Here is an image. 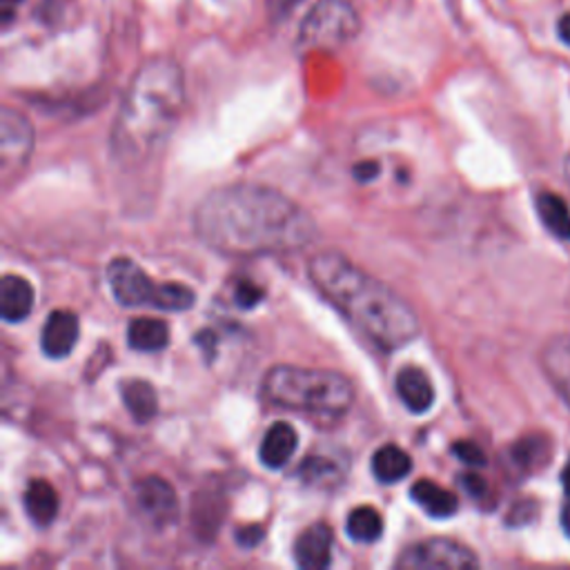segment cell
<instances>
[{
	"label": "cell",
	"mask_w": 570,
	"mask_h": 570,
	"mask_svg": "<svg viewBox=\"0 0 570 570\" xmlns=\"http://www.w3.org/2000/svg\"><path fill=\"white\" fill-rule=\"evenodd\" d=\"M106 278L110 283V290L114 299L125 308H140V306H161V290L163 283H154L138 263L132 259L119 257L108 263Z\"/></svg>",
	"instance_id": "obj_7"
},
{
	"label": "cell",
	"mask_w": 570,
	"mask_h": 570,
	"mask_svg": "<svg viewBox=\"0 0 570 570\" xmlns=\"http://www.w3.org/2000/svg\"><path fill=\"white\" fill-rule=\"evenodd\" d=\"M234 299L241 308H255L263 299V290L257 288L255 283H241L234 293Z\"/></svg>",
	"instance_id": "obj_26"
},
{
	"label": "cell",
	"mask_w": 570,
	"mask_h": 570,
	"mask_svg": "<svg viewBox=\"0 0 570 570\" xmlns=\"http://www.w3.org/2000/svg\"><path fill=\"white\" fill-rule=\"evenodd\" d=\"M561 484H563V493L570 497V459L561 472Z\"/></svg>",
	"instance_id": "obj_33"
},
{
	"label": "cell",
	"mask_w": 570,
	"mask_h": 570,
	"mask_svg": "<svg viewBox=\"0 0 570 570\" xmlns=\"http://www.w3.org/2000/svg\"><path fill=\"white\" fill-rule=\"evenodd\" d=\"M412 470V459L399 446H382L372 455V474L382 484H397Z\"/></svg>",
	"instance_id": "obj_20"
},
{
	"label": "cell",
	"mask_w": 570,
	"mask_h": 570,
	"mask_svg": "<svg viewBox=\"0 0 570 570\" xmlns=\"http://www.w3.org/2000/svg\"><path fill=\"white\" fill-rule=\"evenodd\" d=\"M566 178H568V183H570V157L566 159Z\"/></svg>",
	"instance_id": "obj_34"
},
{
	"label": "cell",
	"mask_w": 570,
	"mask_h": 570,
	"mask_svg": "<svg viewBox=\"0 0 570 570\" xmlns=\"http://www.w3.org/2000/svg\"><path fill=\"white\" fill-rule=\"evenodd\" d=\"M299 446V435L290 423L276 421L268 428V433L259 446V459L268 470H281L293 459Z\"/></svg>",
	"instance_id": "obj_13"
},
{
	"label": "cell",
	"mask_w": 570,
	"mask_h": 570,
	"mask_svg": "<svg viewBox=\"0 0 570 570\" xmlns=\"http://www.w3.org/2000/svg\"><path fill=\"white\" fill-rule=\"evenodd\" d=\"M410 497L423 512L435 519H448L459 510V499L431 480H419L410 488Z\"/></svg>",
	"instance_id": "obj_18"
},
{
	"label": "cell",
	"mask_w": 570,
	"mask_h": 570,
	"mask_svg": "<svg viewBox=\"0 0 570 570\" xmlns=\"http://www.w3.org/2000/svg\"><path fill=\"white\" fill-rule=\"evenodd\" d=\"M332 529L323 521L306 529L295 544V559L306 570H321L332 563Z\"/></svg>",
	"instance_id": "obj_12"
},
{
	"label": "cell",
	"mask_w": 570,
	"mask_h": 570,
	"mask_svg": "<svg viewBox=\"0 0 570 570\" xmlns=\"http://www.w3.org/2000/svg\"><path fill=\"white\" fill-rule=\"evenodd\" d=\"M557 36L561 42H566L570 47V12L563 14L559 21H557Z\"/></svg>",
	"instance_id": "obj_31"
},
{
	"label": "cell",
	"mask_w": 570,
	"mask_h": 570,
	"mask_svg": "<svg viewBox=\"0 0 570 570\" xmlns=\"http://www.w3.org/2000/svg\"><path fill=\"white\" fill-rule=\"evenodd\" d=\"M535 208L544 227L559 241H570V208L555 193H540Z\"/></svg>",
	"instance_id": "obj_21"
},
{
	"label": "cell",
	"mask_w": 570,
	"mask_h": 570,
	"mask_svg": "<svg viewBox=\"0 0 570 570\" xmlns=\"http://www.w3.org/2000/svg\"><path fill=\"white\" fill-rule=\"evenodd\" d=\"M185 106V80L172 59H152L142 65L116 114L110 148L123 165H140L154 157L176 129Z\"/></svg>",
	"instance_id": "obj_3"
},
{
	"label": "cell",
	"mask_w": 570,
	"mask_h": 570,
	"mask_svg": "<svg viewBox=\"0 0 570 570\" xmlns=\"http://www.w3.org/2000/svg\"><path fill=\"white\" fill-rule=\"evenodd\" d=\"M453 453H455L457 459H461L468 466H486L484 450L478 444H472V442H457L453 446Z\"/></svg>",
	"instance_id": "obj_25"
},
{
	"label": "cell",
	"mask_w": 570,
	"mask_h": 570,
	"mask_svg": "<svg viewBox=\"0 0 570 570\" xmlns=\"http://www.w3.org/2000/svg\"><path fill=\"white\" fill-rule=\"evenodd\" d=\"M561 529H563V533L570 537V501L563 506V510H561Z\"/></svg>",
	"instance_id": "obj_32"
},
{
	"label": "cell",
	"mask_w": 570,
	"mask_h": 570,
	"mask_svg": "<svg viewBox=\"0 0 570 570\" xmlns=\"http://www.w3.org/2000/svg\"><path fill=\"white\" fill-rule=\"evenodd\" d=\"M301 478H303L306 484L323 486L327 480L337 478V466H335V461H327V459H321V457H310L301 466Z\"/></svg>",
	"instance_id": "obj_24"
},
{
	"label": "cell",
	"mask_w": 570,
	"mask_h": 570,
	"mask_svg": "<svg viewBox=\"0 0 570 570\" xmlns=\"http://www.w3.org/2000/svg\"><path fill=\"white\" fill-rule=\"evenodd\" d=\"M0 132H3L0 134V163H3V176L8 178L27 163L34 148V129L23 114L3 108Z\"/></svg>",
	"instance_id": "obj_8"
},
{
	"label": "cell",
	"mask_w": 570,
	"mask_h": 570,
	"mask_svg": "<svg viewBox=\"0 0 570 570\" xmlns=\"http://www.w3.org/2000/svg\"><path fill=\"white\" fill-rule=\"evenodd\" d=\"M303 0H265V8L272 18H285L290 16Z\"/></svg>",
	"instance_id": "obj_28"
},
{
	"label": "cell",
	"mask_w": 570,
	"mask_h": 570,
	"mask_svg": "<svg viewBox=\"0 0 570 570\" xmlns=\"http://www.w3.org/2000/svg\"><path fill=\"white\" fill-rule=\"evenodd\" d=\"M78 317L70 310H57L47 317L40 332V350L50 359H65L78 344Z\"/></svg>",
	"instance_id": "obj_9"
},
{
	"label": "cell",
	"mask_w": 570,
	"mask_h": 570,
	"mask_svg": "<svg viewBox=\"0 0 570 570\" xmlns=\"http://www.w3.org/2000/svg\"><path fill=\"white\" fill-rule=\"evenodd\" d=\"M193 221L210 250L234 259L297 252L319 236L314 219L297 201L257 183L214 189L197 206Z\"/></svg>",
	"instance_id": "obj_1"
},
{
	"label": "cell",
	"mask_w": 570,
	"mask_h": 570,
	"mask_svg": "<svg viewBox=\"0 0 570 570\" xmlns=\"http://www.w3.org/2000/svg\"><path fill=\"white\" fill-rule=\"evenodd\" d=\"M395 391L401 404L414 414L428 412L435 404V388H433L431 376H428L425 370L417 365H406L397 372Z\"/></svg>",
	"instance_id": "obj_11"
},
{
	"label": "cell",
	"mask_w": 570,
	"mask_h": 570,
	"mask_svg": "<svg viewBox=\"0 0 570 570\" xmlns=\"http://www.w3.org/2000/svg\"><path fill=\"white\" fill-rule=\"evenodd\" d=\"M308 276L314 288L376 348L386 352L401 350L419 337L421 325L412 306L342 252L314 255L308 263Z\"/></svg>",
	"instance_id": "obj_2"
},
{
	"label": "cell",
	"mask_w": 570,
	"mask_h": 570,
	"mask_svg": "<svg viewBox=\"0 0 570 570\" xmlns=\"http://www.w3.org/2000/svg\"><path fill=\"white\" fill-rule=\"evenodd\" d=\"M542 365L548 382L570 408V337L553 339L542 352Z\"/></svg>",
	"instance_id": "obj_15"
},
{
	"label": "cell",
	"mask_w": 570,
	"mask_h": 570,
	"mask_svg": "<svg viewBox=\"0 0 570 570\" xmlns=\"http://www.w3.org/2000/svg\"><path fill=\"white\" fill-rule=\"evenodd\" d=\"M23 506L34 526L47 529L50 524H54V519L59 515V495L54 486H50L45 480H34L25 491Z\"/></svg>",
	"instance_id": "obj_17"
},
{
	"label": "cell",
	"mask_w": 570,
	"mask_h": 570,
	"mask_svg": "<svg viewBox=\"0 0 570 570\" xmlns=\"http://www.w3.org/2000/svg\"><path fill=\"white\" fill-rule=\"evenodd\" d=\"M136 499H138V506L142 508V512H146L150 519H154L157 524H161V526L174 521V517L178 512L176 493L161 478L140 480L136 484Z\"/></svg>",
	"instance_id": "obj_10"
},
{
	"label": "cell",
	"mask_w": 570,
	"mask_h": 570,
	"mask_svg": "<svg viewBox=\"0 0 570 570\" xmlns=\"http://www.w3.org/2000/svg\"><path fill=\"white\" fill-rule=\"evenodd\" d=\"M265 533L259 524H250V526H241L239 531H236V542H239V546L244 548H255L263 542Z\"/></svg>",
	"instance_id": "obj_27"
},
{
	"label": "cell",
	"mask_w": 570,
	"mask_h": 570,
	"mask_svg": "<svg viewBox=\"0 0 570 570\" xmlns=\"http://www.w3.org/2000/svg\"><path fill=\"white\" fill-rule=\"evenodd\" d=\"M461 486L472 495V497H484L486 493V484L478 474H463L461 478Z\"/></svg>",
	"instance_id": "obj_29"
},
{
	"label": "cell",
	"mask_w": 570,
	"mask_h": 570,
	"mask_svg": "<svg viewBox=\"0 0 570 570\" xmlns=\"http://www.w3.org/2000/svg\"><path fill=\"white\" fill-rule=\"evenodd\" d=\"M361 29V18L350 0H319L299 29V45L306 50H337Z\"/></svg>",
	"instance_id": "obj_5"
},
{
	"label": "cell",
	"mask_w": 570,
	"mask_h": 570,
	"mask_svg": "<svg viewBox=\"0 0 570 570\" xmlns=\"http://www.w3.org/2000/svg\"><path fill=\"white\" fill-rule=\"evenodd\" d=\"M261 393L272 406L323 419H339L355 404V386L348 376L285 363L265 372Z\"/></svg>",
	"instance_id": "obj_4"
},
{
	"label": "cell",
	"mask_w": 570,
	"mask_h": 570,
	"mask_svg": "<svg viewBox=\"0 0 570 570\" xmlns=\"http://www.w3.org/2000/svg\"><path fill=\"white\" fill-rule=\"evenodd\" d=\"M34 288L18 274H5L0 281V317L8 323H21L32 314Z\"/></svg>",
	"instance_id": "obj_14"
},
{
	"label": "cell",
	"mask_w": 570,
	"mask_h": 570,
	"mask_svg": "<svg viewBox=\"0 0 570 570\" xmlns=\"http://www.w3.org/2000/svg\"><path fill=\"white\" fill-rule=\"evenodd\" d=\"M544 450H546V444L542 437H526L519 444H515L512 459L521 468H535L544 463Z\"/></svg>",
	"instance_id": "obj_23"
},
{
	"label": "cell",
	"mask_w": 570,
	"mask_h": 570,
	"mask_svg": "<svg viewBox=\"0 0 570 570\" xmlns=\"http://www.w3.org/2000/svg\"><path fill=\"white\" fill-rule=\"evenodd\" d=\"M395 566L404 570H431V568L468 570V568H478L480 559L474 557V553L468 546L455 540L437 537V540L412 544L399 555Z\"/></svg>",
	"instance_id": "obj_6"
},
{
	"label": "cell",
	"mask_w": 570,
	"mask_h": 570,
	"mask_svg": "<svg viewBox=\"0 0 570 570\" xmlns=\"http://www.w3.org/2000/svg\"><path fill=\"white\" fill-rule=\"evenodd\" d=\"M121 399L127 412L138 423H146L154 419L159 412V397H157L154 386L148 382H140V379H129V382L121 384Z\"/></svg>",
	"instance_id": "obj_19"
},
{
	"label": "cell",
	"mask_w": 570,
	"mask_h": 570,
	"mask_svg": "<svg viewBox=\"0 0 570 570\" xmlns=\"http://www.w3.org/2000/svg\"><path fill=\"white\" fill-rule=\"evenodd\" d=\"M346 533L357 544H374L384 535V517L372 506H359L348 515Z\"/></svg>",
	"instance_id": "obj_22"
},
{
	"label": "cell",
	"mask_w": 570,
	"mask_h": 570,
	"mask_svg": "<svg viewBox=\"0 0 570 570\" xmlns=\"http://www.w3.org/2000/svg\"><path fill=\"white\" fill-rule=\"evenodd\" d=\"M376 172H379L376 163H359V165L355 168V176H357V181H361V183L372 181V178L376 176Z\"/></svg>",
	"instance_id": "obj_30"
},
{
	"label": "cell",
	"mask_w": 570,
	"mask_h": 570,
	"mask_svg": "<svg viewBox=\"0 0 570 570\" xmlns=\"http://www.w3.org/2000/svg\"><path fill=\"white\" fill-rule=\"evenodd\" d=\"M127 344L136 352H161L170 344V325L154 317H138L127 325Z\"/></svg>",
	"instance_id": "obj_16"
}]
</instances>
